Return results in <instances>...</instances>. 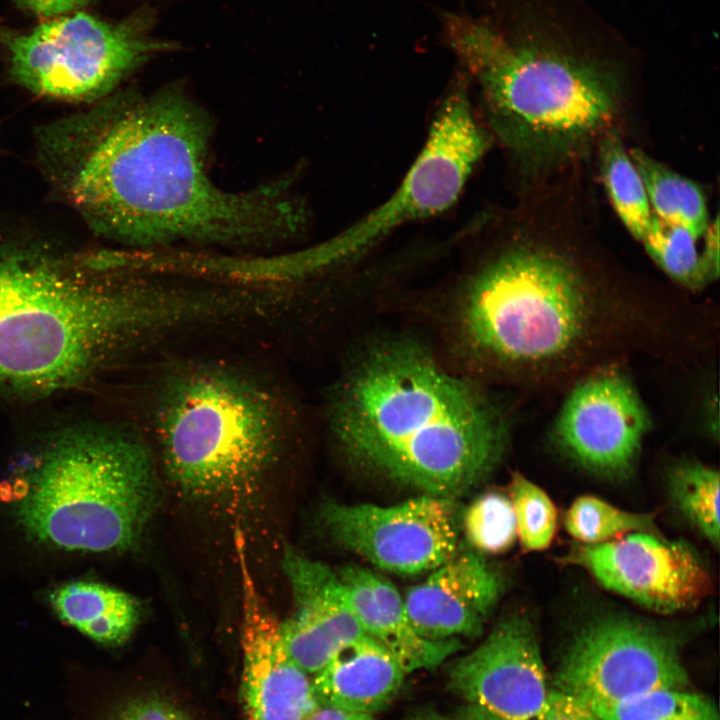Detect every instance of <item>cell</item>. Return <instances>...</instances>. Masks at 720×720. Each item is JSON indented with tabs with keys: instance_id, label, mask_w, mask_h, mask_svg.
Returning a JSON list of instances; mask_svg holds the SVG:
<instances>
[{
	"instance_id": "obj_14",
	"label": "cell",
	"mask_w": 720,
	"mask_h": 720,
	"mask_svg": "<svg viewBox=\"0 0 720 720\" xmlns=\"http://www.w3.org/2000/svg\"><path fill=\"white\" fill-rule=\"evenodd\" d=\"M450 687L469 704L506 720H535L549 690L532 623L510 616L450 670Z\"/></svg>"
},
{
	"instance_id": "obj_33",
	"label": "cell",
	"mask_w": 720,
	"mask_h": 720,
	"mask_svg": "<svg viewBox=\"0 0 720 720\" xmlns=\"http://www.w3.org/2000/svg\"><path fill=\"white\" fill-rule=\"evenodd\" d=\"M306 720H375L371 714L317 705Z\"/></svg>"
},
{
	"instance_id": "obj_11",
	"label": "cell",
	"mask_w": 720,
	"mask_h": 720,
	"mask_svg": "<svg viewBox=\"0 0 720 720\" xmlns=\"http://www.w3.org/2000/svg\"><path fill=\"white\" fill-rule=\"evenodd\" d=\"M319 518L336 543L390 573L432 571L458 550L451 498L424 495L392 506L327 502Z\"/></svg>"
},
{
	"instance_id": "obj_30",
	"label": "cell",
	"mask_w": 720,
	"mask_h": 720,
	"mask_svg": "<svg viewBox=\"0 0 720 720\" xmlns=\"http://www.w3.org/2000/svg\"><path fill=\"white\" fill-rule=\"evenodd\" d=\"M114 720H190L175 706L154 698L138 699L125 706Z\"/></svg>"
},
{
	"instance_id": "obj_29",
	"label": "cell",
	"mask_w": 720,
	"mask_h": 720,
	"mask_svg": "<svg viewBox=\"0 0 720 720\" xmlns=\"http://www.w3.org/2000/svg\"><path fill=\"white\" fill-rule=\"evenodd\" d=\"M535 720H599L588 705L555 689L548 692L546 702Z\"/></svg>"
},
{
	"instance_id": "obj_32",
	"label": "cell",
	"mask_w": 720,
	"mask_h": 720,
	"mask_svg": "<svg viewBox=\"0 0 720 720\" xmlns=\"http://www.w3.org/2000/svg\"><path fill=\"white\" fill-rule=\"evenodd\" d=\"M704 235L703 256L712 269L719 275V224L718 217L715 218L713 224H709Z\"/></svg>"
},
{
	"instance_id": "obj_20",
	"label": "cell",
	"mask_w": 720,
	"mask_h": 720,
	"mask_svg": "<svg viewBox=\"0 0 720 720\" xmlns=\"http://www.w3.org/2000/svg\"><path fill=\"white\" fill-rule=\"evenodd\" d=\"M50 602L65 623L109 646L128 640L141 617L140 603L132 595L92 581L59 586Z\"/></svg>"
},
{
	"instance_id": "obj_18",
	"label": "cell",
	"mask_w": 720,
	"mask_h": 720,
	"mask_svg": "<svg viewBox=\"0 0 720 720\" xmlns=\"http://www.w3.org/2000/svg\"><path fill=\"white\" fill-rule=\"evenodd\" d=\"M366 636L407 673L435 668L461 649L459 639L427 640L411 624L396 587L367 568L350 564L338 573Z\"/></svg>"
},
{
	"instance_id": "obj_7",
	"label": "cell",
	"mask_w": 720,
	"mask_h": 720,
	"mask_svg": "<svg viewBox=\"0 0 720 720\" xmlns=\"http://www.w3.org/2000/svg\"><path fill=\"white\" fill-rule=\"evenodd\" d=\"M587 312L572 264L550 250L519 247L469 277L449 304L446 328L469 376L564 352L581 335Z\"/></svg>"
},
{
	"instance_id": "obj_19",
	"label": "cell",
	"mask_w": 720,
	"mask_h": 720,
	"mask_svg": "<svg viewBox=\"0 0 720 720\" xmlns=\"http://www.w3.org/2000/svg\"><path fill=\"white\" fill-rule=\"evenodd\" d=\"M405 672L376 641L363 636L341 647L312 679L317 705L372 714L398 693Z\"/></svg>"
},
{
	"instance_id": "obj_17",
	"label": "cell",
	"mask_w": 720,
	"mask_h": 720,
	"mask_svg": "<svg viewBox=\"0 0 720 720\" xmlns=\"http://www.w3.org/2000/svg\"><path fill=\"white\" fill-rule=\"evenodd\" d=\"M501 592L500 577L479 552L457 550L410 587L403 602L417 633L440 641L480 635Z\"/></svg>"
},
{
	"instance_id": "obj_9",
	"label": "cell",
	"mask_w": 720,
	"mask_h": 720,
	"mask_svg": "<svg viewBox=\"0 0 720 720\" xmlns=\"http://www.w3.org/2000/svg\"><path fill=\"white\" fill-rule=\"evenodd\" d=\"M489 144L465 88L455 89L440 106L425 145L397 190L341 233L304 250L312 269L318 273L337 267L402 225L449 208Z\"/></svg>"
},
{
	"instance_id": "obj_22",
	"label": "cell",
	"mask_w": 720,
	"mask_h": 720,
	"mask_svg": "<svg viewBox=\"0 0 720 720\" xmlns=\"http://www.w3.org/2000/svg\"><path fill=\"white\" fill-rule=\"evenodd\" d=\"M600 159L604 184L619 218L642 241L653 213L641 176L616 133L603 138Z\"/></svg>"
},
{
	"instance_id": "obj_12",
	"label": "cell",
	"mask_w": 720,
	"mask_h": 720,
	"mask_svg": "<svg viewBox=\"0 0 720 720\" xmlns=\"http://www.w3.org/2000/svg\"><path fill=\"white\" fill-rule=\"evenodd\" d=\"M560 560L661 614L694 609L712 591L711 575L698 552L683 540L658 533L631 532L598 544L577 542Z\"/></svg>"
},
{
	"instance_id": "obj_31",
	"label": "cell",
	"mask_w": 720,
	"mask_h": 720,
	"mask_svg": "<svg viewBox=\"0 0 720 720\" xmlns=\"http://www.w3.org/2000/svg\"><path fill=\"white\" fill-rule=\"evenodd\" d=\"M23 8L45 17H56L85 6L90 0H14Z\"/></svg>"
},
{
	"instance_id": "obj_8",
	"label": "cell",
	"mask_w": 720,
	"mask_h": 720,
	"mask_svg": "<svg viewBox=\"0 0 720 720\" xmlns=\"http://www.w3.org/2000/svg\"><path fill=\"white\" fill-rule=\"evenodd\" d=\"M9 74L31 93L92 104L151 56L167 48L150 39L136 19L111 23L74 11L26 32L0 30Z\"/></svg>"
},
{
	"instance_id": "obj_25",
	"label": "cell",
	"mask_w": 720,
	"mask_h": 720,
	"mask_svg": "<svg viewBox=\"0 0 720 720\" xmlns=\"http://www.w3.org/2000/svg\"><path fill=\"white\" fill-rule=\"evenodd\" d=\"M599 720H719L713 701L683 689H657L590 707Z\"/></svg>"
},
{
	"instance_id": "obj_15",
	"label": "cell",
	"mask_w": 720,
	"mask_h": 720,
	"mask_svg": "<svg viewBox=\"0 0 720 720\" xmlns=\"http://www.w3.org/2000/svg\"><path fill=\"white\" fill-rule=\"evenodd\" d=\"M242 585L241 701L245 720H306L317 707L312 679L289 656L280 622L251 575L245 541L235 533Z\"/></svg>"
},
{
	"instance_id": "obj_35",
	"label": "cell",
	"mask_w": 720,
	"mask_h": 720,
	"mask_svg": "<svg viewBox=\"0 0 720 720\" xmlns=\"http://www.w3.org/2000/svg\"><path fill=\"white\" fill-rule=\"evenodd\" d=\"M409 720H449L435 712H424L411 717Z\"/></svg>"
},
{
	"instance_id": "obj_21",
	"label": "cell",
	"mask_w": 720,
	"mask_h": 720,
	"mask_svg": "<svg viewBox=\"0 0 720 720\" xmlns=\"http://www.w3.org/2000/svg\"><path fill=\"white\" fill-rule=\"evenodd\" d=\"M629 155L643 181L652 213L664 222L684 227L696 239L703 236L709 215L701 187L640 148Z\"/></svg>"
},
{
	"instance_id": "obj_5",
	"label": "cell",
	"mask_w": 720,
	"mask_h": 720,
	"mask_svg": "<svg viewBox=\"0 0 720 720\" xmlns=\"http://www.w3.org/2000/svg\"><path fill=\"white\" fill-rule=\"evenodd\" d=\"M17 496L16 519L35 541L66 551L128 549L157 501L144 440L112 425L72 428L43 447Z\"/></svg>"
},
{
	"instance_id": "obj_6",
	"label": "cell",
	"mask_w": 720,
	"mask_h": 720,
	"mask_svg": "<svg viewBox=\"0 0 720 720\" xmlns=\"http://www.w3.org/2000/svg\"><path fill=\"white\" fill-rule=\"evenodd\" d=\"M445 37L477 76L492 125L511 148L554 156L583 144L616 112L609 71L551 49L513 46L489 25L447 13Z\"/></svg>"
},
{
	"instance_id": "obj_2",
	"label": "cell",
	"mask_w": 720,
	"mask_h": 720,
	"mask_svg": "<svg viewBox=\"0 0 720 720\" xmlns=\"http://www.w3.org/2000/svg\"><path fill=\"white\" fill-rule=\"evenodd\" d=\"M124 253L0 235V389L73 388L137 344L212 321L209 289L142 279Z\"/></svg>"
},
{
	"instance_id": "obj_10",
	"label": "cell",
	"mask_w": 720,
	"mask_h": 720,
	"mask_svg": "<svg viewBox=\"0 0 720 720\" xmlns=\"http://www.w3.org/2000/svg\"><path fill=\"white\" fill-rule=\"evenodd\" d=\"M689 680L675 641L627 616H600L573 636L554 676V688L589 707L657 689H683Z\"/></svg>"
},
{
	"instance_id": "obj_26",
	"label": "cell",
	"mask_w": 720,
	"mask_h": 720,
	"mask_svg": "<svg viewBox=\"0 0 720 720\" xmlns=\"http://www.w3.org/2000/svg\"><path fill=\"white\" fill-rule=\"evenodd\" d=\"M654 515L625 511L593 495L577 497L567 509L564 527L578 543L598 544L631 532L657 533Z\"/></svg>"
},
{
	"instance_id": "obj_34",
	"label": "cell",
	"mask_w": 720,
	"mask_h": 720,
	"mask_svg": "<svg viewBox=\"0 0 720 720\" xmlns=\"http://www.w3.org/2000/svg\"><path fill=\"white\" fill-rule=\"evenodd\" d=\"M456 720H506L474 704L466 705L456 717Z\"/></svg>"
},
{
	"instance_id": "obj_13",
	"label": "cell",
	"mask_w": 720,
	"mask_h": 720,
	"mask_svg": "<svg viewBox=\"0 0 720 720\" xmlns=\"http://www.w3.org/2000/svg\"><path fill=\"white\" fill-rule=\"evenodd\" d=\"M649 426L646 408L630 381L617 372H601L570 392L554 433L583 468L621 478L632 471Z\"/></svg>"
},
{
	"instance_id": "obj_16",
	"label": "cell",
	"mask_w": 720,
	"mask_h": 720,
	"mask_svg": "<svg viewBox=\"0 0 720 720\" xmlns=\"http://www.w3.org/2000/svg\"><path fill=\"white\" fill-rule=\"evenodd\" d=\"M282 564L294 600L292 617L280 622L282 640L295 664L314 676L365 633L338 573L292 548Z\"/></svg>"
},
{
	"instance_id": "obj_3",
	"label": "cell",
	"mask_w": 720,
	"mask_h": 720,
	"mask_svg": "<svg viewBox=\"0 0 720 720\" xmlns=\"http://www.w3.org/2000/svg\"><path fill=\"white\" fill-rule=\"evenodd\" d=\"M328 422L355 464L454 499L498 463L506 426L474 380L404 336L365 345L331 393Z\"/></svg>"
},
{
	"instance_id": "obj_28",
	"label": "cell",
	"mask_w": 720,
	"mask_h": 720,
	"mask_svg": "<svg viewBox=\"0 0 720 720\" xmlns=\"http://www.w3.org/2000/svg\"><path fill=\"white\" fill-rule=\"evenodd\" d=\"M463 524L468 541L479 553H504L517 539L510 498L498 492L476 498L465 510Z\"/></svg>"
},
{
	"instance_id": "obj_4",
	"label": "cell",
	"mask_w": 720,
	"mask_h": 720,
	"mask_svg": "<svg viewBox=\"0 0 720 720\" xmlns=\"http://www.w3.org/2000/svg\"><path fill=\"white\" fill-rule=\"evenodd\" d=\"M288 416L269 386L217 361L170 366L152 396L151 424L164 469L200 499L254 488L280 456Z\"/></svg>"
},
{
	"instance_id": "obj_1",
	"label": "cell",
	"mask_w": 720,
	"mask_h": 720,
	"mask_svg": "<svg viewBox=\"0 0 720 720\" xmlns=\"http://www.w3.org/2000/svg\"><path fill=\"white\" fill-rule=\"evenodd\" d=\"M208 115L182 90L114 92L40 125L38 168L96 235L132 248L252 246L294 235L303 209L278 180L230 192L208 174Z\"/></svg>"
},
{
	"instance_id": "obj_24",
	"label": "cell",
	"mask_w": 720,
	"mask_h": 720,
	"mask_svg": "<svg viewBox=\"0 0 720 720\" xmlns=\"http://www.w3.org/2000/svg\"><path fill=\"white\" fill-rule=\"evenodd\" d=\"M719 472L698 462L672 469L668 478L674 506L712 545L719 544Z\"/></svg>"
},
{
	"instance_id": "obj_27",
	"label": "cell",
	"mask_w": 720,
	"mask_h": 720,
	"mask_svg": "<svg viewBox=\"0 0 720 720\" xmlns=\"http://www.w3.org/2000/svg\"><path fill=\"white\" fill-rule=\"evenodd\" d=\"M517 538L526 551L548 548L556 534L557 509L538 485L520 473H513L509 485Z\"/></svg>"
},
{
	"instance_id": "obj_23",
	"label": "cell",
	"mask_w": 720,
	"mask_h": 720,
	"mask_svg": "<svg viewBox=\"0 0 720 720\" xmlns=\"http://www.w3.org/2000/svg\"><path fill=\"white\" fill-rule=\"evenodd\" d=\"M698 239L682 226L652 214L643 242L649 256L672 279L689 289L703 288L718 276L706 262Z\"/></svg>"
}]
</instances>
